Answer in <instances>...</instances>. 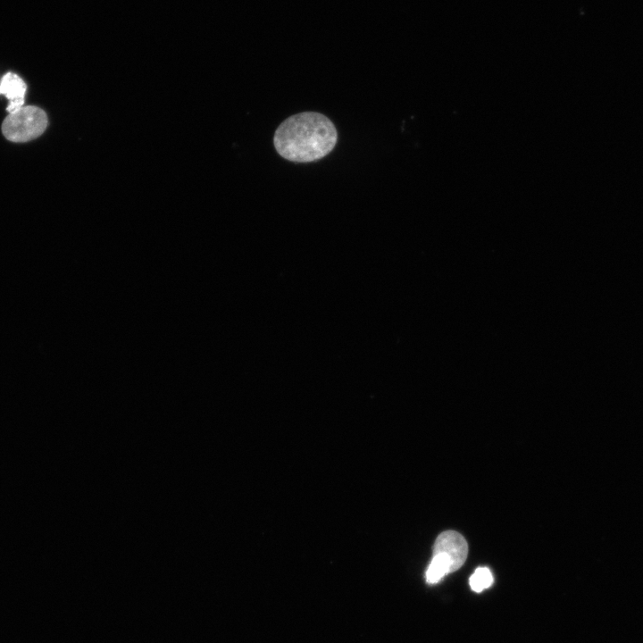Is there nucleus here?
<instances>
[{
  "label": "nucleus",
  "instance_id": "obj_5",
  "mask_svg": "<svg viewBox=\"0 0 643 643\" xmlns=\"http://www.w3.org/2000/svg\"><path fill=\"white\" fill-rule=\"evenodd\" d=\"M471 589L475 592H481L493 583V576L487 567H479L470 578Z\"/></svg>",
  "mask_w": 643,
  "mask_h": 643
},
{
  "label": "nucleus",
  "instance_id": "obj_2",
  "mask_svg": "<svg viewBox=\"0 0 643 643\" xmlns=\"http://www.w3.org/2000/svg\"><path fill=\"white\" fill-rule=\"evenodd\" d=\"M467 554V542L460 533L455 530L440 533L433 546L426 580L430 584L437 583L447 574L458 570L465 562Z\"/></svg>",
  "mask_w": 643,
  "mask_h": 643
},
{
  "label": "nucleus",
  "instance_id": "obj_3",
  "mask_svg": "<svg viewBox=\"0 0 643 643\" xmlns=\"http://www.w3.org/2000/svg\"><path fill=\"white\" fill-rule=\"evenodd\" d=\"M47 116L39 107L22 106L9 113L2 123L4 136L13 142H27L39 137L46 129Z\"/></svg>",
  "mask_w": 643,
  "mask_h": 643
},
{
  "label": "nucleus",
  "instance_id": "obj_4",
  "mask_svg": "<svg viewBox=\"0 0 643 643\" xmlns=\"http://www.w3.org/2000/svg\"><path fill=\"white\" fill-rule=\"evenodd\" d=\"M27 85L17 74L7 72L0 82V95L9 100L6 111L11 113L21 108L24 104V96Z\"/></svg>",
  "mask_w": 643,
  "mask_h": 643
},
{
  "label": "nucleus",
  "instance_id": "obj_1",
  "mask_svg": "<svg viewBox=\"0 0 643 643\" xmlns=\"http://www.w3.org/2000/svg\"><path fill=\"white\" fill-rule=\"evenodd\" d=\"M337 140V129L328 117L305 112L280 123L274 133L273 144L278 154L286 160L310 163L330 153Z\"/></svg>",
  "mask_w": 643,
  "mask_h": 643
}]
</instances>
